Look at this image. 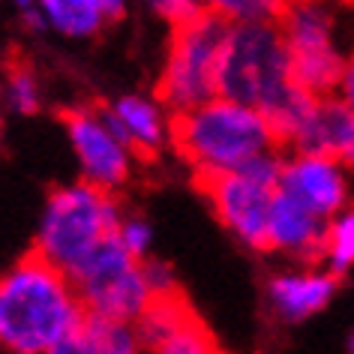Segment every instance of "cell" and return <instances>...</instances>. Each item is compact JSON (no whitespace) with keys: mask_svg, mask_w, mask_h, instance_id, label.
Segmentation results:
<instances>
[{"mask_svg":"<svg viewBox=\"0 0 354 354\" xmlns=\"http://www.w3.org/2000/svg\"><path fill=\"white\" fill-rule=\"evenodd\" d=\"M228 24L214 6L180 30H171L165 64L156 78L159 105L177 114L196 111L219 96V60H223Z\"/></svg>","mask_w":354,"mask_h":354,"instance_id":"obj_4","label":"cell"},{"mask_svg":"<svg viewBox=\"0 0 354 354\" xmlns=\"http://www.w3.org/2000/svg\"><path fill=\"white\" fill-rule=\"evenodd\" d=\"M171 150L192 168L196 180H214L243 171L282 145L261 111L216 96L196 111L171 118Z\"/></svg>","mask_w":354,"mask_h":354,"instance_id":"obj_2","label":"cell"},{"mask_svg":"<svg viewBox=\"0 0 354 354\" xmlns=\"http://www.w3.org/2000/svg\"><path fill=\"white\" fill-rule=\"evenodd\" d=\"M120 223L118 196H109L84 180L60 183L46 196L33 252L73 279L105 243L118 237Z\"/></svg>","mask_w":354,"mask_h":354,"instance_id":"obj_3","label":"cell"},{"mask_svg":"<svg viewBox=\"0 0 354 354\" xmlns=\"http://www.w3.org/2000/svg\"><path fill=\"white\" fill-rule=\"evenodd\" d=\"M15 12H19V21L24 24V30L30 33H46L48 30V21H46V12H42V0H19L15 3Z\"/></svg>","mask_w":354,"mask_h":354,"instance_id":"obj_25","label":"cell"},{"mask_svg":"<svg viewBox=\"0 0 354 354\" xmlns=\"http://www.w3.org/2000/svg\"><path fill=\"white\" fill-rule=\"evenodd\" d=\"M336 286H339V277H333L327 268H295L273 273L268 282V300L282 322L295 324L322 313L333 300Z\"/></svg>","mask_w":354,"mask_h":354,"instance_id":"obj_12","label":"cell"},{"mask_svg":"<svg viewBox=\"0 0 354 354\" xmlns=\"http://www.w3.org/2000/svg\"><path fill=\"white\" fill-rule=\"evenodd\" d=\"M3 100L15 114H37L42 105V91H39L37 75L21 64L10 66V73L3 78Z\"/></svg>","mask_w":354,"mask_h":354,"instance_id":"obj_20","label":"cell"},{"mask_svg":"<svg viewBox=\"0 0 354 354\" xmlns=\"http://www.w3.org/2000/svg\"><path fill=\"white\" fill-rule=\"evenodd\" d=\"M82 306L91 318L120 324H138L153 304V291L145 277V261H136L120 250L118 237L109 241L73 277Z\"/></svg>","mask_w":354,"mask_h":354,"instance_id":"obj_6","label":"cell"},{"mask_svg":"<svg viewBox=\"0 0 354 354\" xmlns=\"http://www.w3.org/2000/svg\"><path fill=\"white\" fill-rule=\"evenodd\" d=\"M336 100L354 114V48L348 51V60H345V73L339 87H336Z\"/></svg>","mask_w":354,"mask_h":354,"instance_id":"obj_27","label":"cell"},{"mask_svg":"<svg viewBox=\"0 0 354 354\" xmlns=\"http://www.w3.org/2000/svg\"><path fill=\"white\" fill-rule=\"evenodd\" d=\"M145 277H147V286L153 291V297H168V295H177V291H180L174 270L168 268L165 261L153 259V255L145 261Z\"/></svg>","mask_w":354,"mask_h":354,"instance_id":"obj_24","label":"cell"},{"mask_svg":"<svg viewBox=\"0 0 354 354\" xmlns=\"http://www.w3.org/2000/svg\"><path fill=\"white\" fill-rule=\"evenodd\" d=\"M0 345L6 354H48L87 318L73 279L37 252L0 277Z\"/></svg>","mask_w":354,"mask_h":354,"instance_id":"obj_1","label":"cell"},{"mask_svg":"<svg viewBox=\"0 0 354 354\" xmlns=\"http://www.w3.org/2000/svg\"><path fill=\"white\" fill-rule=\"evenodd\" d=\"M342 165L348 168V171H354V138H351V145H348V150H345V156H342Z\"/></svg>","mask_w":354,"mask_h":354,"instance_id":"obj_28","label":"cell"},{"mask_svg":"<svg viewBox=\"0 0 354 354\" xmlns=\"http://www.w3.org/2000/svg\"><path fill=\"white\" fill-rule=\"evenodd\" d=\"M324 268L339 277V273L354 268V207L342 210L327 223V237H324Z\"/></svg>","mask_w":354,"mask_h":354,"instance_id":"obj_18","label":"cell"},{"mask_svg":"<svg viewBox=\"0 0 354 354\" xmlns=\"http://www.w3.org/2000/svg\"><path fill=\"white\" fill-rule=\"evenodd\" d=\"M207 6L210 3H196V0H156L150 10H153L162 21L171 24V30H180L196 19H201V15L207 12Z\"/></svg>","mask_w":354,"mask_h":354,"instance_id":"obj_23","label":"cell"},{"mask_svg":"<svg viewBox=\"0 0 354 354\" xmlns=\"http://www.w3.org/2000/svg\"><path fill=\"white\" fill-rule=\"evenodd\" d=\"M291 78V55L277 21L270 24H232L219 60V96L255 111L279 100Z\"/></svg>","mask_w":354,"mask_h":354,"instance_id":"obj_5","label":"cell"},{"mask_svg":"<svg viewBox=\"0 0 354 354\" xmlns=\"http://www.w3.org/2000/svg\"><path fill=\"white\" fill-rule=\"evenodd\" d=\"M198 189L207 196L216 219L250 250H268V219L270 205L277 198V187L255 180L246 171L196 180Z\"/></svg>","mask_w":354,"mask_h":354,"instance_id":"obj_8","label":"cell"},{"mask_svg":"<svg viewBox=\"0 0 354 354\" xmlns=\"http://www.w3.org/2000/svg\"><path fill=\"white\" fill-rule=\"evenodd\" d=\"M147 354H225L214 339V333L207 330V324L196 315L189 324H183L174 336H168L162 345L150 348Z\"/></svg>","mask_w":354,"mask_h":354,"instance_id":"obj_19","label":"cell"},{"mask_svg":"<svg viewBox=\"0 0 354 354\" xmlns=\"http://www.w3.org/2000/svg\"><path fill=\"white\" fill-rule=\"evenodd\" d=\"M69 147L82 168V180L91 187L118 196L132 177L136 153L118 136L105 109H69L64 114Z\"/></svg>","mask_w":354,"mask_h":354,"instance_id":"obj_7","label":"cell"},{"mask_svg":"<svg viewBox=\"0 0 354 354\" xmlns=\"http://www.w3.org/2000/svg\"><path fill=\"white\" fill-rule=\"evenodd\" d=\"M0 324H3V309H0Z\"/></svg>","mask_w":354,"mask_h":354,"instance_id":"obj_30","label":"cell"},{"mask_svg":"<svg viewBox=\"0 0 354 354\" xmlns=\"http://www.w3.org/2000/svg\"><path fill=\"white\" fill-rule=\"evenodd\" d=\"M354 138V114L336 100V96H322L315 100L309 118L297 136L291 138V153H313V156H333L342 159Z\"/></svg>","mask_w":354,"mask_h":354,"instance_id":"obj_14","label":"cell"},{"mask_svg":"<svg viewBox=\"0 0 354 354\" xmlns=\"http://www.w3.org/2000/svg\"><path fill=\"white\" fill-rule=\"evenodd\" d=\"M48 30L64 39H93L127 15L123 0H42Z\"/></svg>","mask_w":354,"mask_h":354,"instance_id":"obj_15","label":"cell"},{"mask_svg":"<svg viewBox=\"0 0 354 354\" xmlns=\"http://www.w3.org/2000/svg\"><path fill=\"white\" fill-rule=\"evenodd\" d=\"M105 111L136 156L153 159L171 147V114L159 105L156 96L127 93L105 105Z\"/></svg>","mask_w":354,"mask_h":354,"instance_id":"obj_11","label":"cell"},{"mask_svg":"<svg viewBox=\"0 0 354 354\" xmlns=\"http://www.w3.org/2000/svg\"><path fill=\"white\" fill-rule=\"evenodd\" d=\"M118 243L136 261H147L150 250H153V228L141 216H123V223L118 228Z\"/></svg>","mask_w":354,"mask_h":354,"instance_id":"obj_22","label":"cell"},{"mask_svg":"<svg viewBox=\"0 0 354 354\" xmlns=\"http://www.w3.org/2000/svg\"><path fill=\"white\" fill-rule=\"evenodd\" d=\"M192 318H196V309L189 306L183 291H177V295H168V297H153L150 309L138 318L136 330L141 336V342H145V348L150 351L156 345H162L168 336H174L183 324H189Z\"/></svg>","mask_w":354,"mask_h":354,"instance_id":"obj_16","label":"cell"},{"mask_svg":"<svg viewBox=\"0 0 354 354\" xmlns=\"http://www.w3.org/2000/svg\"><path fill=\"white\" fill-rule=\"evenodd\" d=\"M48 354H91V345H87V333H84V322L78 330H73L69 336H64L55 348H51Z\"/></svg>","mask_w":354,"mask_h":354,"instance_id":"obj_26","label":"cell"},{"mask_svg":"<svg viewBox=\"0 0 354 354\" xmlns=\"http://www.w3.org/2000/svg\"><path fill=\"white\" fill-rule=\"evenodd\" d=\"M210 6L228 24H270L279 21L282 12V3H270V0H219Z\"/></svg>","mask_w":354,"mask_h":354,"instance_id":"obj_21","label":"cell"},{"mask_svg":"<svg viewBox=\"0 0 354 354\" xmlns=\"http://www.w3.org/2000/svg\"><path fill=\"white\" fill-rule=\"evenodd\" d=\"M277 24L291 60L345 55L339 46V15L322 3H282Z\"/></svg>","mask_w":354,"mask_h":354,"instance_id":"obj_13","label":"cell"},{"mask_svg":"<svg viewBox=\"0 0 354 354\" xmlns=\"http://www.w3.org/2000/svg\"><path fill=\"white\" fill-rule=\"evenodd\" d=\"M0 354H6V348H3V345H0Z\"/></svg>","mask_w":354,"mask_h":354,"instance_id":"obj_31","label":"cell"},{"mask_svg":"<svg viewBox=\"0 0 354 354\" xmlns=\"http://www.w3.org/2000/svg\"><path fill=\"white\" fill-rule=\"evenodd\" d=\"M84 333L91 354H147L136 324L102 322V318H84Z\"/></svg>","mask_w":354,"mask_h":354,"instance_id":"obj_17","label":"cell"},{"mask_svg":"<svg viewBox=\"0 0 354 354\" xmlns=\"http://www.w3.org/2000/svg\"><path fill=\"white\" fill-rule=\"evenodd\" d=\"M348 354H354V333H351V339H348Z\"/></svg>","mask_w":354,"mask_h":354,"instance_id":"obj_29","label":"cell"},{"mask_svg":"<svg viewBox=\"0 0 354 354\" xmlns=\"http://www.w3.org/2000/svg\"><path fill=\"white\" fill-rule=\"evenodd\" d=\"M279 189L330 223L333 216L348 210V168L333 156L288 153Z\"/></svg>","mask_w":354,"mask_h":354,"instance_id":"obj_9","label":"cell"},{"mask_svg":"<svg viewBox=\"0 0 354 354\" xmlns=\"http://www.w3.org/2000/svg\"><path fill=\"white\" fill-rule=\"evenodd\" d=\"M324 237L327 219L315 216L297 198H291L288 192L279 189L270 205L268 250L300 261V268H315V261L324 259Z\"/></svg>","mask_w":354,"mask_h":354,"instance_id":"obj_10","label":"cell"}]
</instances>
